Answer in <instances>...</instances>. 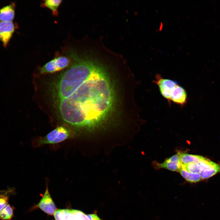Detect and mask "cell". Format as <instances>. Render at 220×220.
Listing matches in <instances>:
<instances>
[{
  "label": "cell",
  "instance_id": "cell-8",
  "mask_svg": "<svg viewBox=\"0 0 220 220\" xmlns=\"http://www.w3.org/2000/svg\"><path fill=\"white\" fill-rule=\"evenodd\" d=\"M188 95L186 90L179 84L174 88L171 94L170 101L183 107L187 103Z\"/></svg>",
  "mask_w": 220,
  "mask_h": 220
},
{
  "label": "cell",
  "instance_id": "cell-7",
  "mask_svg": "<svg viewBox=\"0 0 220 220\" xmlns=\"http://www.w3.org/2000/svg\"><path fill=\"white\" fill-rule=\"evenodd\" d=\"M15 30V26L12 22H0V41L6 47Z\"/></svg>",
  "mask_w": 220,
  "mask_h": 220
},
{
  "label": "cell",
  "instance_id": "cell-18",
  "mask_svg": "<svg viewBox=\"0 0 220 220\" xmlns=\"http://www.w3.org/2000/svg\"><path fill=\"white\" fill-rule=\"evenodd\" d=\"M182 167L187 171L192 173L199 174L201 171L196 163L192 162L185 165L182 164Z\"/></svg>",
  "mask_w": 220,
  "mask_h": 220
},
{
  "label": "cell",
  "instance_id": "cell-3",
  "mask_svg": "<svg viewBox=\"0 0 220 220\" xmlns=\"http://www.w3.org/2000/svg\"><path fill=\"white\" fill-rule=\"evenodd\" d=\"M55 220H98L95 214L86 215L77 210L59 209L54 214Z\"/></svg>",
  "mask_w": 220,
  "mask_h": 220
},
{
  "label": "cell",
  "instance_id": "cell-11",
  "mask_svg": "<svg viewBox=\"0 0 220 220\" xmlns=\"http://www.w3.org/2000/svg\"><path fill=\"white\" fill-rule=\"evenodd\" d=\"M177 154L180 156L182 164L183 165L192 162L197 163L200 160L206 158L201 156L189 154L182 152H178Z\"/></svg>",
  "mask_w": 220,
  "mask_h": 220
},
{
  "label": "cell",
  "instance_id": "cell-10",
  "mask_svg": "<svg viewBox=\"0 0 220 220\" xmlns=\"http://www.w3.org/2000/svg\"><path fill=\"white\" fill-rule=\"evenodd\" d=\"M15 14V4L12 3L0 9V22H11Z\"/></svg>",
  "mask_w": 220,
  "mask_h": 220
},
{
  "label": "cell",
  "instance_id": "cell-6",
  "mask_svg": "<svg viewBox=\"0 0 220 220\" xmlns=\"http://www.w3.org/2000/svg\"><path fill=\"white\" fill-rule=\"evenodd\" d=\"M47 214L52 215L57 210L55 204L49 193L48 185H46L45 192L39 203L36 205Z\"/></svg>",
  "mask_w": 220,
  "mask_h": 220
},
{
  "label": "cell",
  "instance_id": "cell-1",
  "mask_svg": "<svg viewBox=\"0 0 220 220\" xmlns=\"http://www.w3.org/2000/svg\"><path fill=\"white\" fill-rule=\"evenodd\" d=\"M97 58L88 78L69 97L60 100L62 120L75 128L84 127L103 119L110 111L113 95L102 62Z\"/></svg>",
  "mask_w": 220,
  "mask_h": 220
},
{
  "label": "cell",
  "instance_id": "cell-5",
  "mask_svg": "<svg viewBox=\"0 0 220 220\" xmlns=\"http://www.w3.org/2000/svg\"><path fill=\"white\" fill-rule=\"evenodd\" d=\"M70 63V60L68 57L58 56L49 61L42 67L40 72L42 74L55 72L65 68Z\"/></svg>",
  "mask_w": 220,
  "mask_h": 220
},
{
  "label": "cell",
  "instance_id": "cell-9",
  "mask_svg": "<svg viewBox=\"0 0 220 220\" xmlns=\"http://www.w3.org/2000/svg\"><path fill=\"white\" fill-rule=\"evenodd\" d=\"M182 166V163L179 155L175 154L166 160L162 163L156 164L157 168H163L171 171H179Z\"/></svg>",
  "mask_w": 220,
  "mask_h": 220
},
{
  "label": "cell",
  "instance_id": "cell-14",
  "mask_svg": "<svg viewBox=\"0 0 220 220\" xmlns=\"http://www.w3.org/2000/svg\"><path fill=\"white\" fill-rule=\"evenodd\" d=\"M14 190L12 188L0 191V211L9 204L8 201L10 195L13 193Z\"/></svg>",
  "mask_w": 220,
  "mask_h": 220
},
{
  "label": "cell",
  "instance_id": "cell-2",
  "mask_svg": "<svg viewBox=\"0 0 220 220\" xmlns=\"http://www.w3.org/2000/svg\"><path fill=\"white\" fill-rule=\"evenodd\" d=\"M75 135L74 132L70 128L65 126H60L44 137L35 139L32 143L35 147L46 144H54L74 138Z\"/></svg>",
  "mask_w": 220,
  "mask_h": 220
},
{
  "label": "cell",
  "instance_id": "cell-12",
  "mask_svg": "<svg viewBox=\"0 0 220 220\" xmlns=\"http://www.w3.org/2000/svg\"><path fill=\"white\" fill-rule=\"evenodd\" d=\"M179 172L187 181L191 183H196L202 180L200 174L189 172L181 167Z\"/></svg>",
  "mask_w": 220,
  "mask_h": 220
},
{
  "label": "cell",
  "instance_id": "cell-4",
  "mask_svg": "<svg viewBox=\"0 0 220 220\" xmlns=\"http://www.w3.org/2000/svg\"><path fill=\"white\" fill-rule=\"evenodd\" d=\"M153 82L158 86L161 95L167 101L169 104H170L171 94L175 87L178 84V82L165 78L158 73L155 75Z\"/></svg>",
  "mask_w": 220,
  "mask_h": 220
},
{
  "label": "cell",
  "instance_id": "cell-16",
  "mask_svg": "<svg viewBox=\"0 0 220 220\" xmlns=\"http://www.w3.org/2000/svg\"><path fill=\"white\" fill-rule=\"evenodd\" d=\"M220 172V167L217 164L212 168L201 171L200 174L202 179H204L208 178Z\"/></svg>",
  "mask_w": 220,
  "mask_h": 220
},
{
  "label": "cell",
  "instance_id": "cell-13",
  "mask_svg": "<svg viewBox=\"0 0 220 220\" xmlns=\"http://www.w3.org/2000/svg\"><path fill=\"white\" fill-rule=\"evenodd\" d=\"M62 2L61 0H46L43 1L42 6L49 8L52 14L56 16L58 14V8Z\"/></svg>",
  "mask_w": 220,
  "mask_h": 220
},
{
  "label": "cell",
  "instance_id": "cell-17",
  "mask_svg": "<svg viewBox=\"0 0 220 220\" xmlns=\"http://www.w3.org/2000/svg\"><path fill=\"white\" fill-rule=\"evenodd\" d=\"M196 163L201 171L212 168L217 164L206 158L204 159L200 160Z\"/></svg>",
  "mask_w": 220,
  "mask_h": 220
},
{
  "label": "cell",
  "instance_id": "cell-15",
  "mask_svg": "<svg viewBox=\"0 0 220 220\" xmlns=\"http://www.w3.org/2000/svg\"><path fill=\"white\" fill-rule=\"evenodd\" d=\"M13 215V208L9 204L0 211V219L1 220H11Z\"/></svg>",
  "mask_w": 220,
  "mask_h": 220
}]
</instances>
